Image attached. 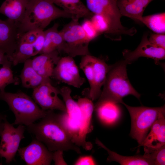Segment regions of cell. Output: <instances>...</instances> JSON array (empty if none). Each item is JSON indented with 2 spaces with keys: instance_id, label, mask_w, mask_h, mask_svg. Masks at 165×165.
<instances>
[{
  "instance_id": "44dd1931",
  "label": "cell",
  "mask_w": 165,
  "mask_h": 165,
  "mask_svg": "<svg viewBox=\"0 0 165 165\" xmlns=\"http://www.w3.org/2000/svg\"><path fill=\"white\" fill-rule=\"evenodd\" d=\"M29 0H5L0 7V13L19 23L23 19Z\"/></svg>"
},
{
  "instance_id": "30bf717a",
  "label": "cell",
  "mask_w": 165,
  "mask_h": 165,
  "mask_svg": "<svg viewBox=\"0 0 165 165\" xmlns=\"http://www.w3.org/2000/svg\"><path fill=\"white\" fill-rule=\"evenodd\" d=\"M52 77L75 88H80L86 82L80 75L73 57L69 56L61 58L55 67Z\"/></svg>"
},
{
  "instance_id": "4316f807",
  "label": "cell",
  "mask_w": 165,
  "mask_h": 165,
  "mask_svg": "<svg viewBox=\"0 0 165 165\" xmlns=\"http://www.w3.org/2000/svg\"><path fill=\"white\" fill-rule=\"evenodd\" d=\"M11 66L4 65L0 68V91L5 90L6 86L10 84L16 85L19 84V79L14 76Z\"/></svg>"
},
{
  "instance_id": "d6a6232c",
  "label": "cell",
  "mask_w": 165,
  "mask_h": 165,
  "mask_svg": "<svg viewBox=\"0 0 165 165\" xmlns=\"http://www.w3.org/2000/svg\"><path fill=\"white\" fill-rule=\"evenodd\" d=\"M96 163L93 157L90 156H82L79 157L75 162V165H93Z\"/></svg>"
},
{
  "instance_id": "ffe728a7",
  "label": "cell",
  "mask_w": 165,
  "mask_h": 165,
  "mask_svg": "<svg viewBox=\"0 0 165 165\" xmlns=\"http://www.w3.org/2000/svg\"><path fill=\"white\" fill-rule=\"evenodd\" d=\"M95 143L107 151L108 154L107 160L108 161H116L122 165H154L153 158L148 154L144 153L143 155L123 156L110 150L97 138L95 140Z\"/></svg>"
},
{
  "instance_id": "74e56055",
  "label": "cell",
  "mask_w": 165,
  "mask_h": 165,
  "mask_svg": "<svg viewBox=\"0 0 165 165\" xmlns=\"http://www.w3.org/2000/svg\"><path fill=\"white\" fill-rule=\"evenodd\" d=\"M2 20H1V19H0V23L1 22H2Z\"/></svg>"
},
{
  "instance_id": "9a60e30c",
  "label": "cell",
  "mask_w": 165,
  "mask_h": 165,
  "mask_svg": "<svg viewBox=\"0 0 165 165\" xmlns=\"http://www.w3.org/2000/svg\"><path fill=\"white\" fill-rule=\"evenodd\" d=\"M91 59L94 70V79L92 85L90 88L88 98L94 101L98 98L101 94V88L111 65H108L103 60L92 55Z\"/></svg>"
},
{
  "instance_id": "7c38bea8",
  "label": "cell",
  "mask_w": 165,
  "mask_h": 165,
  "mask_svg": "<svg viewBox=\"0 0 165 165\" xmlns=\"http://www.w3.org/2000/svg\"><path fill=\"white\" fill-rule=\"evenodd\" d=\"M18 151L21 158L28 165H49L53 160V152L36 138Z\"/></svg>"
},
{
  "instance_id": "836d02e7",
  "label": "cell",
  "mask_w": 165,
  "mask_h": 165,
  "mask_svg": "<svg viewBox=\"0 0 165 165\" xmlns=\"http://www.w3.org/2000/svg\"><path fill=\"white\" fill-rule=\"evenodd\" d=\"M63 151H57L53 152V160L55 165L67 164L64 160Z\"/></svg>"
},
{
  "instance_id": "52a82bcc",
  "label": "cell",
  "mask_w": 165,
  "mask_h": 165,
  "mask_svg": "<svg viewBox=\"0 0 165 165\" xmlns=\"http://www.w3.org/2000/svg\"><path fill=\"white\" fill-rule=\"evenodd\" d=\"M79 19H72L60 31L64 40L63 52L72 57L90 54L88 49L90 41L88 38Z\"/></svg>"
},
{
  "instance_id": "9c48e42d",
  "label": "cell",
  "mask_w": 165,
  "mask_h": 165,
  "mask_svg": "<svg viewBox=\"0 0 165 165\" xmlns=\"http://www.w3.org/2000/svg\"><path fill=\"white\" fill-rule=\"evenodd\" d=\"M33 89L32 98L42 110H58L67 112L64 101L58 96L59 89L52 85L50 78H46L39 86Z\"/></svg>"
},
{
  "instance_id": "d6986e66",
  "label": "cell",
  "mask_w": 165,
  "mask_h": 165,
  "mask_svg": "<svg viewBox=\"0 0 165 165\" xmlns=\"http://www.w3.org/2000/svg\"><path fill=\"white\" fill-rule=\"evenodd\" d=\"M154 0H116L122 16L141 23L143 13L148 5Z\"/></svg>"
},
{
  "instance_id": "5b68a950",
  "label": "cell",
  "mask_w": 165,
  "mask_h": 165,
  "mask_svg": "<svg viewBox=\"0 0 165 165\" xmlns=\"http://www.w3.org/2000/svg\"><path fill=\"white\" fill-rule=\"evenodd\" d=\"M0 100L5 101L15 118L14 125L28 126L46 115L47 111L42 110L30 96L21 91L16 93L0 91Z\"/></svg>"
},
{
  "instance_id": "484cf974",
  "label": "cell",
  "mask_w": 165,
  "mask_h": 165,
  "mask_svg": "<svg viewBox=\"0 0 165 165\" xmlns=\"http://www.w3.org/2000/svg\"><path fill=\"white\" fill-rule=\"evenodd\" d=\"M141 23L156 33L164 34L165 12L143 16Z\"/></svg>"
},
{
  "instance_id": "ac0fdd59",
  "label": "cell",
  "mask_w": 165,
  "mask_h": 165,
  "mask_svg": "<svg viewBox=\"0 0 165 165\" xmlns=\"http://www.w3.org/2000/svg\"><path fill=\"white\" fill-rule=\"evenodd\" d=\"M165 114L158 117L151 127L142 143L143 146L151 149H156L165 145Z\"/></svg>"
},
{
  "instance_id": "1f68e13d",
  "label": "cell",
  "mask_w": 165,
  "mask_h": 165,
  "mask_svg": "<svg viewBox=\"0 0 165 165\" xmlns=\"http://www.w3.org/2000/svg\"><path fill=\"white\" fill-rule=\"evenodd\" d=\"M149 41L154 45L165 49V35L164 34H152L148 38Z\"/></svg>"
},
{
  "instance_id": "7a4b0ae2",
  "label": "cell",
  "mask_w": 165,
  "mask_h": 165,
  "mask_svg": "<svg viewBox=\"0 0 165 165\" xmlns=\"http://www.w3.org/2000/svg\"><path fill=\"white\" fill-rule=\"evenodd\" d=\"M127 64L123 60L111 65L96 103H122L123 98L130 95L140 99L141 94L134 88L128 79L127 70Z\"/></svg>"
},
{
  "instance_id": "277c9868",
  "label": "cell",
  "mask_w": 165,
  "mask_h": 165,
  "mask_svg": "<svg viewBox=\"0 0 165 165\" xmlns=\"http://www.w3.org/2000/svg\"><path fill=\"white\" fill-rule=\"evenodd\" d=\"M86 7L92 13L102 17L108 26L105 36L112 40L119 41L125 35L132 36L137 32L134 27H124L121 22V15L116 0H86Z\"/></svg>"
},
{
  "instance_id": "8992f818",
  "label": "cell",
  "mask_w": 165,
  "mask_h": 165,
  "mask_svg": "<svg viewBox=\"0 0 165 165\" xmlns=\"http://www.w3.org/2000/svg\"><path fill=\"white\" fill-rule=\"evenodd\" d=\"M131 119L130 135L138 142L139 146L143 142L152 126L162 114H165V105L160 107L143 106L133 107L123 102Z\"/></svg>"
},
{
  "instance_id": "8fae6325",
  "label": "cell",
  "mask_w": 165,
  "mask_h": 165,
  "mask_svg": "<svg viewBox=\"0 0 165 165\" xmlns=\"http://www.w3.org/2000/svg\"><path fill=\"white\" fill-rule=\"evenodd\" d=\"M68 115L66 125L73 138L79 137L82 126V112L77 102L72 98L71 89L67 86H63L59 89Z\"/></svg>"
},
{
  "instance_id": "2e32d148",
  "label": "cell",
  "mask_w": 165,
  "mask_h": 165,
  "mask_svg": "<svg viewBox=\"0 0 165 165\" xmlns=\"http://www.w3.org/2000/svg\"><path fill=\"white\" fill-rule=\"evenodd\" d=\"M44 40V31L40 34L36 41L32 43L18 42L17 46L10 59L12 65L24 63L30 57L40 54Z\"/></svg>"
},
{
  "instance_id": "f546056e",
  "label": "cell",
  "mask_w": 165,
  "mask_h": 165,
  "mask_svg": "<svg viewBox=\"0 0 165 165\" xmlns=\"http://www.w3.org/2000/svg\"><path fill=\"white\" fill-rule=\"evenodd\" d=\"M81 26L90 41L99 35L90 20L86 19L83 21Z\"/></svg>"
},
{
  "instance_id": "6da1fadb",
  "label": "cell",
  "mask_w": 165,
  "mask_h": 165,
  "mask_svg": "<svg viewBox=\"0 0 165 165\" xmlns=\"http://www.w3.org/2000/svg\"><path fill=\"white\" fill-rule=\"evenodd\" d=\"M40 120L38 123L27 126V129L50 151L71 150L81 153L79 147L73 143L59 113H55L53 110H47L46 115Z\"/></svg>"
},
{
  "instance_id": "4dcf8cb0",
  "label": "cell",
  "mask_w": 165,
  "mask_h": 165,
  "mask_svg": "<svg viewBox=\"0 0 165 165\" xmlns=\"http://www.w3.org/2000/svg\"><path fill=\"white\" fill-rule=\"evenodd\" d=\"M154 165L165 164V145L160 148L154 149Z\"/></svg>"
},
{
  "instance_id": "7402d4cb",
  "label": "cell",
  "mask_w": 165,
  "mask_h": 165,
  "mask_svg": "<svg viewBox=\"0 0 165 165\" xmlns=\"http://www.w3.org/2000/svg\"><path fill=\"white\" fill-rule=\"evenodd\" d=\"M55 4L65 12L75 18H91L94 14L91 13L81 0H46Z\"/></svg>"
},
{
  "instance_id": "e575fe53",
  "label": "cell",
  "mask_w": 165,
  "mask_h": 165,
  "mask_svg": "<svg viewBox=\"0 0 165 165\" xmlns=\"http://www.w3.org/2000/svg\"><path fill=\"white\" fill-rule=\"evenodd\" d=\"M0 64L2 65H8L11 66L12 62L10 61L8 57L4 53L0 51Z\"/></svg>"
},
{
  "instance_id": "4fadbf2b",
  "label": "cell",
  "mask_w": 165,
  "mask_h": 165,
  "mask_svg": "<svg viewBox=\"0 0 165 165\" xmlns=\"http://www.w3.org/2000/svg\"><path fill=\"white\" fill-rule=\"evenodd\" d=\"M148 33L144 34L142 39L138 47L134 51L125 50L123 52L124 60L130 64L139 57H144L153 59L157 64L159 61L165 58V49L157 47L149 40Z\"/></svg>"
},
{
  "instance_id": "5bb4252c",
  "label": "cell",
  "mask_w": 165,
  "mask_h": 165,
  "mask_svg": "<svg viewBox=\"0 0 165 165\" xmlns=\"http://www.w3.org/2000/svg\"><path fill=\"white\" fill-rule=\"evenodd\" d=\"M19 23L8 18L0 23V51L10 59L18 43L20 35Z\"/></svg>"
},
{
  "instance_id": "83f0119b",
  "label": "cell",
  "mask_w": 165,
  "mask_h": 165,
  "mask_svg": "<svg viewBox=\"0 0 165 165\" xmlns=\"http://www.w3.org/2000/svg\"><path fill=\"white\" fill-rule=\"evenodd\" d=\"M43 31L35 29L28 31L23 34L20 37L19 42L21 43H32L34 42Z\"/></svg>"
},
{
  "instance_id": "603a6c76",
  "label": "cell",
  "mask_w": 165,
  "mask_h": 165,
  "mask_svg": "<svg viewBox=\"0 0 165 165\" xmlns=\"http://www.w3.org/2000/svg\"><path fill=\"white\" fill-rule=\"evenodd\" d=\"M59 24L55 23L50 28L44 31V40L40 54L57 50L60 53L62 52L64 40L60 31Z\"/></svg>"
},
{
  "instance_id": "d4e9b609",
  "label": "cell",
  "mask_w": 165,
  "mask_h": 165,
  "mask_svg": "<svg viewBox=\"0 0 165 165\" xmlns=\"http://www.w3.org/2000/svg\"><path fill=\"white\" fill-rule=\"evenodd\" d=\"M31 59H29L24 63L20 78L24 87L34 89L39 86L46 78L39 75L35 70L31 64Z\"/></svg>"
},
{
  "instance_id": "cb8c5ba5",
  "label": "cell",
  "mask_w": 165,
  "mask_h": 165,
  "mask_svg": "<svg viewBox=\"0 0 165 165\" xmlns=\"http://www.w3.org/2000/svg\"><path fill=\"white\" fill-rule=\"evenodd\" d=\"M94 110L100 120L108 125L112 124L117 121L120 114L118 104L108 102L96 103L94 105Z\"/></svg>"
},
{
  "instance_id": "e0dca14e",
  "label": "cell",
  "mask_w": 165,
  "mask_h": 165,
  "mask_svg": "<svg viewBox=\"0 0 165 165\" xmlns=\"http://www.w3.org/2000/svg\"><path fill=\"white\" fill-rule=\"evenodd\" d=\"M57 50L41 54L31 59L32 66L40 75L45 78L52 77L54 68L61 57Z\"/></svg>"
},
{
  "instance_id": "8d00e7d4",
  "label": "cell",
  "mask_w": 165,
  "mask_h": 165,
  "mask_svg": "<svg viewBox=\"0 0 165 165\" xmlns=\"http://www.w3.org/2000/svg\"><path fill=\"white\" fill-rule=\"evenodd\" d=\"M68 114H66L65 116H64V125H65V126H66V125H65V120H66V119L67 117V116H68ZM67 128V127H66ZM82 130H83V123H82V131L80 134V137H79V141L77 142H76V143H75V142H73V143L75 144L76 145H77L78 146H79V147H80V140L81 138H82ZM73 141V140H72Z\"/></svg>"
},
{
  "instance_id": "d590c367",
  "label": "cell",
  "mask_w": 165,
  "mask_h": 165,
  "mask_svg": "<svg viewBox=\"0 0 165 165\" xmlns=\"http://www.w3.org/2000/svg\"><path fill=\"white\" fill-rule=\"evenodd\" d=\"M6 119V116L0 113V135L3 130L5 120Z\"/></svg>"
},
{
  "instance_id": "ba28073f",
  "label": "cell",
  "mask_w": 165,
  "mask_h": 165,
  "mask_svg": "<svg viewBox=\"0 0 165 165\" xmlns=\"http://www.w3.org/2000/svg\"><path fill=\"white\" fill-rule=\"evenodd\" d=\"M6 119L0 136V157L4 158L7 163H10L14 159L21 140L25 138L26 127L19 125L15 128Z\"/></svg>"
},
{
  "instance_id": "3957f363",
  "label": "cell",
  "mask_w": 165,
  "mask_h": 165,
  "mask_svg": "<svg viewBox=\"0 0 165 165\" xmlns=\"http://www.w3.org/2000/svg\"><path fill=\"white\" fill-rule=\"evenodd\" d=\"M76 18L46 0H29L24 17L19 25L21 36L33 29L43 30L53 20L59 18Z\"/></svg>"
},
{
  "instance_id": "f1b7e54d",
  "label": "cell",
  "mask_w": 165,
  "mask_h": 165,
  "mask_svg": "<svg viewBox=\"0 0 165 165\" xmlns=\"http://www.w3.org/2000/svg\"><path fill=\"white\" fill-rule=\"evenodd\" d=\"M95 29L100 35L105 32L108 29L106 22L103 18L100 15L94 14L90 18Z\"/></svg>"
}]
</instances>
